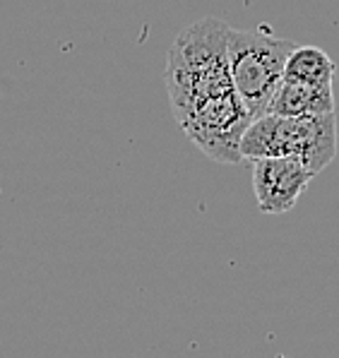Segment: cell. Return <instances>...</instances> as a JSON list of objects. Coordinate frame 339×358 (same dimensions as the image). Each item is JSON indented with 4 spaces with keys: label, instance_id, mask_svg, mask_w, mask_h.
<instances>
[{
    "label": "cell",
    "instance_id": "cell-4",
    "mask_svg": "<svg viewBox=\"0 0 339 358\" xmlns=\"http://www.w3.org/2000/svg\"><path fill=\"white\" fill-rule=\"evenodd\" d=\"M315 173L296 157H267L253 162V192L262 214H287L296 207Z\"/></svg>",
    "mask_w": 339,
    "mask_h": 358
},
{
    "label": "cell",
    "instance_id": "cell-3",
    "mask_svg": "<svg viewBox=\"0 0 339 358\" xmlns=\"http://www.w3.org/2000/svg\"><path fill=\"white\" fill-rule=\"evenodd\" d=\"M298 43L267 31L229 29V68L250 118L267 113L284 80V65Z\"/></svg>",
    "mask_w": 339,
    "mask_h": 358
},
{
    "label": "cell",
    "instance_id": "cell-1",
    "mask_svg": "<svg viewBox=\"0 0 339 358\" xmlns=\"http://www.w3.org/2000/svg\"><path fill=\"white\" fill-rule=\"evenodd\" d=\"M229 29L219 17L183 27L166 58V92L178 128L217 164H240V137L253 118L229 68Z\"/></svg>",
    "mask_w": 339,
    "mask_h": 358
},
{
    "label": "cell",
    "instance_id": "cell-6",
    "mask_svg": "<svg viewBox=\"0 0 339 358\" xmlns=\"http://www.w3.org/2000/svg\"><path fill=\"white\" fill-rule=\"evenodd\" d=\"M335 60L327 56L318 46H298L289 53L287 65H284V80L305 82L315 87H332L335 80Z\"/></svg>",
    "mask_w": 339,
    "mask_h": 358
},
{
    "label": "cell",
    "instance_id": "cell-5",
    "mask_svg": "<svg viewBox=\"0 0 339 358\" xmlns=\"http://www.w3.org/2000/svg\"><path fill=\"white\" fill-rule=\"evenodd\" d=\"M267 111L277 115H291V118L332 113L335 111V92H332V87H315L305 85V82L282 80Z\"/></svg>",
    "mask_w": 339,
    "mask_h": 358
},
{
    "label": "cell",
    "instance_id": "cell-2",
    "mask_svg": "<svg viewBox=\"0 0 339 358\" xmlns=\"http://www.w3.org/2000/svg\"><path fill=\"white\" fill-rule=\"evenodd\" d=\"M243 159H267V157H296L315 176L330 166L337 157V115H277L262 113L253 118L240 137Z\"/></svg>",
    "mask_w": 339,
    "mask_h": 358
}]
</instances>
